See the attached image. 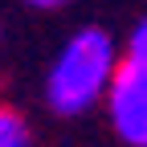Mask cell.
Masks as SVG:
<instances>
[{"label": "cell", "instance_id": "cell-1", "mask_svg": "<svg viewBox=\"0 0 147 147\" xmlns=\"http://www.w3.org/2000/svg\"><path fill=\"white\" fill-rule=\"evenodd\" d=\"M119 61H123L119 45H115V37H110L106 29L74 33L61 45V53L53 57L49 78H45V102H49V110L61 115V119L86 115L94 102L106 98Z\"/></svg>", "mask_w": 147, "mask_h": 147}, {"label": "cell", "instance_id": "cell-5", "mask_svg": "<svg viewBox=\"0 0 147 147\" xmlns=\"http://www.w3.org/2000/svg\"><path fill=\"white\" fill-rule=\"evenodd\" d=\"M33 8H61V4H69V0H29Z\"/></svg>", "mask_w": 147, "mask_h": 147}, {"label": "cell", "instance_id": "cell-4", "mask_svg": "<svg viewBox=\"0 0 147 147\" xmlns=\"http://www.w3.org/2000/svg\"><path fill=\"white\" fill-rule=\"evenodd\" d=\"M127 53H135V57H147V16L131 29V41H127Z\"/></svg>", "mask_w": 147, "mask_h": 147}, {"label": "cell", "instance_id": "cell-2", "mask_svg": "<svg viewBox=\"0 0 147 147\" xmlns=\"http://www.w3.org/2000/svg\"><path fill=\"white\" fill-rule=\"evenodd\" d=\"M106 119L127 147H147V57L127 53L106 90Z\"/></svg>", "mask_w": 147, "mask_h": 147}, {"label": "cell", "instance_id": "cell-3", "mask_svg": "<svg viewBox=\"0 0 147 147\" xmlns=\"http://www.w3.org/2000/svg\"><path fill=\"white\" fill-rule=\"evenodd\" d=\"M33 143V131L25 115H16L12 106H0V147H29Z\"/></svg>", "mask_w": 147, "mask_h": 147}]
</instances>
